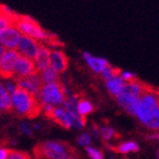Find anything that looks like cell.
<instances>
[{
  "instance_id": "10",
  "label": "cell",
  "mask_w": 159,
  "mask_h": 159,
  "mask_svg": "<svg viewBox=\"0 0 159 159\" xmlns=\"http://www.w3.org/2000/svg\"><path fill=\"white\" fill-rule=\"evenodd\" d=\"M50 65L58 73H64L68 67V58L61 50H53L50 53Z\"/></svg>"
},
{
  "instance_id": "27",
  "label": "cell",
  "mask_w": 159,
  "mask_h": 159,
  "mask_svg": "<svg viewBox=\"0 0 159 159\" xmlns=\"http://www.w3.org/2000/svg\"><path fill=\"white\" fill-rule=\"evenodd\" d=\"M3 52V48H2V46L0 44V56H1V53Z\"/></svg>"
},
{
  "instance_id": "7",
  "label": "cell",
  "mask_w": 159,
  "mask_h": 159,
  "mask_svg": "<svg viewBox=\"0 0 159 159\" xmlns=\"http://www.w3.org/2000/svg\"><path fill=\"white\" fill-rule=\"evenodd\" d=\"M39 46L40 42L38 40L29 35H25V34H20L18 43H17V51L23 56L29 57L31 59H35Z\"/></svg>"
},
{
  "instance_id": "11",
  "label": "cell",
  "mask_w": 159,
  "mask_h": 159,
  "mask_svg": "<svg viewBox=\"0 0 159 159\" xmlns=\"http://www.w3.org/2000/svg\"><path fill=\"white\" fill-rule=\"evenodd\" d=\"M117 101L122 107H124L129 113L135 115L136 109H138V105H139V98L133 97L131 94L127 93L120 92L119 94H117Z\"/></svg>"
},
{
  "instance_id": "5",
  "label": "cell",
  "mask_w": 159,
  "mask_h": 159,
  "mask_svg": "<svg viewBox=\"0 0 159 159\" xmlns=\"http://www.w3.org/2000/svg\"><path fill=\"white\" fill-rule=\"evenodd\" d=\"M15 27L22 34L29 35L38 41H43L48 34V32L43 30L37 20L27 15H18V20L15 24Z\"/></svg>"
},
{
  "instance_id": "4",
  "label": "cell",
  "mask_w": 159,
  "mask_h": 159,
  "mask_svg": "<svg viewBox=\"0 0 159 159\" xmlns=\"http://www.w3.org/2000/svg\"><path fill=\"white\" fill-rule=\"evenodd\" d=\"M66 89L60 81L43 84L39 94V98L43 105L49 103L53 106L63 103L66 99Z\"/></svg>"
},
{
  "instance_id": "9",
  "label": "cell",
  "mask_w": 159,
  "mask_h": 159,
  "mask_svg": "<svg viewBox=\"0 0 159 159\" xmlns=\"http://www.w3.org/2000/svg\"><path fill=\"white\" fill-rule=\"evenodd\" d=\"M20 32L14 26H7L0 31V44L2 47L15 49L17 47Z\"/></svg>"
},
{
  "instance_id": "23",
  "label": "cell",
  "mask_w": 159,
  "mask_h": 159,
  "mask_svg": "<svg viewBox=\"0 0 159 159\" xmlns=\"http://www.w3.org/2000/svg\"><path fill=\"white\" fill-rule=\"evenodd\" d=\"M122 77H123V80H124L125 82H129V81H132V80L135 79L136 76L132 73H123Z\"/></svg>"
},
{
  "instance_id": "15",
  "label": "cell",
  "mask_w": 159,
  "mask_h": 159,
  "mask_svg": "<svg viewBox=\"0 0 159 159\" xmlns=\"http://www.w3.org/2000/svg\"><path fill=\"white\" fill-rule=\"evenodd\" d=\"M124 83L125 81L123 80V77L119 76H115V77H111L110 80L107 81V88L109 90V92L114 96H117L119 93L122 92V89H123V85H124Z\"/></svg>"
},
{
  "instance_id": "18",
  "label": "cell",
  "mask_w": 159,
  "mask_h": 159,
  "mask_svg": "<svg viewBox=\"0 0 159 159\" xmlns=\"http://www.w3.org/2000/svg\"><path fill=\"white\" fill-rule=\"evenodd\" d=\"M93 106L92 103L88 101V100L81 99L79 101V103L76 105V111L81 115V116H86L88 114L92 113Z\"/></svg>"
},
{
  "instance_id": "25",
  "label": "cell",
  "mask_w": 159,
  "mask_h": 159,
  "mask_svg": "<svg viewBox=\"0 0 159 159\" xmlns=\"http://www.w3.org/2000/svg\"><path fill=\"white\" fill-rule=\"evenodd\" d=\"M5 90H6V88H5V86L0 83V99H1V96H2V93H3V91H5Z\"/></svg>"
},
{
  "instance_id": "21",
  "label": "cell",
  "mask_w": 159,
  "mask_h": 159,
  "mask_svg": "<svg viewBox=\"0 0 159 159\" xmlns=\"http://www.w3.org/2000/svg\"><path fill=\"white\" fill-rule=\"evenodd\" d=\"M86 153L89 155V157L93 159H102L103 158V152L101 150H98L96 148H92V147H88L86 148Z\"/></svg>"
},
{
  "instance_id": "1",
  "label": "cell",
  "mask_w": 159,
  "mask_h": 159,
  "mask_svg": "<svg viewBox=\"0 0 159 159\" xmlns=\"http://www.w3.org/2000/svg\"><path fill=\"white\" fill-rule=\"evenodd\" d=\"M11 102L13 113L16 114L18 117L34 119L39 116L43 109V103L39 97L17 84L13 92Z\"/></svg>"
},
{
  "instance_id": "22",
  "label": "cell",
  "mask_w": 159,
  "mask_h": 159,
  "mask_svg": "<svg viewBox=\"0 0 159 159\" xmlns=\"http://www.w3.org/2000/svg\"><path fill=\"white\" fill-rule=\"evenodd\" d=\"M77 142H79L81 146L86 147V146H89L90 142H91V138H90V135L88 133H84V134H82V135L77 139Z\"/></svg>"
},
{
  "instance_id": "12",
  "label": "cell",
  "mask_w": 159,
  "mask_h": 159,
  "mask_svg": "<svg viewBox=\"0 0 159 159\" xmlns=\"http://www.w3.org/2000/svg\"><path fill=\"white\" fill-rule=\"evenodd\" d=\"M50 53H51V50L49 49V47L46 46L44 43L40 42L39 50H38L37 57H35V61H37L35 65L40 72L50 65Z\"/></svg>"
},
{
  "instance_id": "19",
  "label": "cell",
  "mask_w": 159,
  "mask_h": 159,
  "mask_svg": "<svg viewBox=\"0 0 159 159\" xmlns=\"http://www.w3.org/2000/svg\"><path fill=\"white\" fill-rule=\"evenodd\" d=\"M100 134H101V138L105 141H110V140H115L120 138L118 133L115 129H110V127H101L100 129Z\"/></svg>"
},
{
  "instance_id": "2",
  "label": "cell",
  "mask_w": 159,
  "mask_h": 159,
  "mask_svg": "<svg viewBox=\"0 0 159 159\" xmlns=\"http://www.w3.org/2000/svg\"><path fill=\"white\" fill-rule=\"evenodd\" d=\"M33 155L35 158H80L79 151L70 146V143L63 141H48V142L38 143L33 148Z\"/></svg>"
},
{
  "instance_id": "13",
  "label": "cell",
  "mask_w": 159,
  "mask_h": 159,
  "mask_svg": "<svg viewBox=\"0 0 159 159\" xmlns=\"http://www.w3.org/2000/svg\"><path fill=\"white\" fill-rule=\"evenodd\" d=\"M106 147L110 151H113V152L123 153V155H126V153H129V152H136V151H139V146H138L135 142H132V141L124 142V143H122V144H119L118 147L108 146V144H106Z\"/></svg>"
},
{
  "instance_id": "16",
  "label": "cell",
  "mask_w": 159,
  "mask_h": 159,
  "mask_svg": "<svg viewBox=\"0 0 159 159\" xmlns=\"http://www.w3.org/2000/svg\"><path fill=\"white\" fill-rule=\"evenodd\" d=\"M41 76L44 83H50V82H57L59 81V75H58V72H57L52 66H48L46 67L43 70H41Z\"/></svg>"
},
{
  "instance_id": "26",
  "label": "cell",
  "mask_w": 159,
  "mask_h": 159,
  "mask_svg": "<svg viewBox=\"0 0 159 159\" xmlns=\"http://www.w3.org/2000/svg\"><path fill=\"white\" fill-rule=\"evenodd\" d=\"M148 139H151V140H156V139H158V134H153V135H149L148 136Z\"/></svg>"
},
{
  "instance_id": "20",
  "label": "cell",
  "mask_w": 159,
  "mask_h": 159,
  "mask_svg": "<svg viewBox=\"0 0 159 159\" xmlns=\"http://www.w3.org/2000/svg\"><path fill=\"white\" fill-rule=\"evenodd\" d=\"M7 158H10V159H30L31 157H30V153L25 152V151L8 149Z\"/></svg>"
},
{
  "instance_id": "24",
  "label": "cell",
  "mask_w": 159,
  "mask_h": 159,
  "mask_svg": "<svg viewBox=\"0 0 159 159\" xmlns=\"http://www.w3.org/2000/svg\"><path fill=\"white\" fill-rule=\"evenodd\" d=\"M7 152H8V148L5 147H0V159H6Z\"/></svg>"
},
{
  "instance_id": "17",
  "label": "cell",
  "mask_w": 159,
  "mask_h": 159,
  "mask_svg": "<svg viewBox=\"0 0 159 159\" xmlns=\"http://www.w3.org/2000/svg\"><path fill=\"white\" fill-rule=\"evenodd\" d=\"M40 42L44 43L46 46L48 47H53V48H60V47H64L65 44H64V42H61L60 41V39L58 38V35L55 33H50V32H48V34H47V38L43 41H40Z\"/></svg>"
},
{
  "instance_id": "6",
  "label": "cell",
  "mask_w": 159,
  "mask_h": 159,
  "mask_svg": "<svg viewBox=\"0 0 159 159\" xmlns=\"http://www.w3.org/2000/svg\"><path fill=\"white\" fill-rule=\"evenodd\" d=\"M20 53L15 49L3 50L0 56V76L2 79H13L15 76L14 66Z\"/></svg>"
},
{
  "instance_id": "14",
  "label": "cell",
  "mask_w": 159,
  "mask_h": 159,
  "mask_svg": "<svg viewBox=\"0 0 159 159\" xmlns=\"http://www.w3.org/2000/svg\"><path fill=\"white\" fill-rule=\"evenodd\" d=\"M83 57L85 58L86 61H88V64H89V66L91 67L94 72H101V70H102L107 65H109V63H108L106 59H103V58L92 57L90 53H88V52L83 53Z\"/></svg>"
},
{
  "instance_id": "3",
  "label": "cell",
  "mask_w": 159,
  "mask_h": 159,
  "mask_svg": "<svg viewBox=\"0 0 159 159\" xmlns=\"http://www.w3.org/2000/svg\"><path fill=\"white\" fill-rule=\"evenodd\" d=\"M158 91L143 94L139 99L136 116L151 129H158Z\"/></svg>"
},
{
  "instance_id": "8",
  "label": "cell",
  "mask_w": 159,
  "mask_h": 159,
  "mask_svg": "<svg viewBox=\"0 0 159 159\" xmlns=\"http://www.w3.org/2000/svg\"><path fill=\"white\" fill-rule=\"evenodd\" d=\"M37 70H39L37 68V65L34 64L33 59H31L26 56H23V55H20L16 63H15V66H14V72H15L14 77L29 76L31 74L35 73Z\"/></svg>"
}]
</instances>
